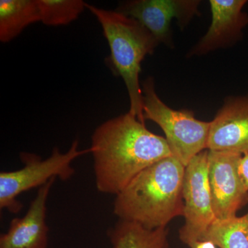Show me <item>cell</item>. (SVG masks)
Instances as JSON below:
<instances>
[{"instance_id": "6da1fadb", "label": "cell", "mask_w": 248, "mask_h": 248, "mask_svg": "<svg viewBox=\"0 0 248 248\" xmlns=\"http://www.w3.org/2000/svg\"><path fill=\"white\" fill-rule=\"evenodd\" d=\"M89 148L97 190L115 196L143 170L172 156L166 139L130 112L99 125Z\"/></svg>"}, {"instance_id": "7a4b0ae2", "label": "cell", "mask_w": 248, "mask_h": 248, "mask_svg": "<svg viewBox=\"0 0 248 248\" xmlns=\"http://www.w3.org/2000/svg\"><path fill=\"white\" fill-rule=\"evenodd\" d=\"M185 168L172 156L146 168L115 195L114 215L150 230L166 228L184 217Z\"/></svg>"}, {"instance_id": "3957f363", "label": "cell", "mask_w": 248, "mask_h": 248, "mask_svg": "<svg viewBox=\"0 0 248 248\" xmlns=\"http://www.w3.org/2000/svg\"><path fill=\"white\" fill-rule=\"evenodd\" d=\"M86 9L95 16L102 28L110 50L108 64L126 86L130 99L129 112L145 124L143 92L140 82L141 63L146 55L154 53L159 44L133 18L88 3Z\"/></svg>"}, {"instance_id": "277c9868", "label": "cell", "mask_w": 248, "mask_h": 248, "mask_svg": "<svg viewBox=\"0 0 248 248\" xmlns=\"http://www.w3.org/2000/svg\"><path fill=\"white\" fill-rule=\"evenodd\" d=\"M90 153V148L79 150L77 140L66 153H62L60 148L55 147L51 155L45 159L34 153L22 152L19 154L24 164L22 169L0 173V209L10 213H19L23 207L17 199L21 194L42 187L54 178L69 180L76 172L72 163Z\"/></svg>"}, {"instance_id": "5b68a950", "label": "cell", "mask_w": 248, "mask_h": 248, "mask_svg": "<svg viewBox=\"0 0 248 248\" xmlns=\"http://www.w3.org/2000/svg\"><path fill=\"white\" fill-rule=\"evenodd\" d=\"M143 117L162 129L172 156L184 166L207 150L210 122L197 120L190 110H173L161 100L149 77L142 84Z\"/></svg>"}, {"instance_id": "8992f818", "label": "cell", "mask_w": 248, "mask_h": 248, "mask_svg": "<svg viewBox=\"0 0 248 248\" xmlns=\"http://www.w3.org/2000/svg\"><path fill=\"white\" fill-rule=\"evenodd\" d=\"M208 150L196 155L186 166L183 183L184 224L179 239L189 248L203 241L209 227L216 220L212 205L208 176Z\"/></svg>"}, {"instance_id": "52a82bcc", "label": "cell", "mask_w": 248, "mask_h": 248, "mask_svg": "<svg viewBox=\"0 0 248 248\" xmlns=\"http://www.w3.org/2000/svg\"><path fill=\"white\" fill-rule=\"evenodd\" d=\"M199 0H131L119 4L115 11L138 21L159 44L173 48L171 22L176 19L182 30L200 16Z\"/></svg>"}, {"instance_id": "ba28073f", "label": "cell", "mask_w": 248, "mask_h": 248, "mask_svg": "<svg viewBox=\"0 0 248 248\" xmlns=\"http://www.w3.org/2000/svg\"><path fill=\"white\" fill-rule=\"evenodd\" d=\"M208 151V181L215 218H232L248 203V192L239 174V161L243 155Z\"/></svg>"}, {"instance_id": "9c48e42d", "label": "cell", "mask_w": 248, "mask_h": 248, "mask_svg": "<svg viewBox=\"0 0 248 248\" xmlns=\"http://www.w3.org/2000/svg\"><path fill=\"white\" fill-rule=\"evenodd\" d=\"M212 22L208 31L187 53L201 56L221 48L232 46L243 37L248 15L243 11L246 0H210Z\"/></svg>"}, {"instance_id": "30bf717a", "label": "cell", "mask_w": 248, "mask_h": 248, "mask_svg": "<svg viewBox=\"0 0 248 248\" xmlns=\"http://www.w3.org/2000/svg\"><path fill=\"white\" fill-rule=\"evenodd\" d=\"M207 150L248 153V94L226 98L210 122Z\"/></svg>"}, {"instance_id": "8fae6325", "label": "cell", "mask_w": 248, "mask_h": 248, "mask_svg": "<svg viewBox=\"0 0 248 248\" xmlns=\"http://www.w3.org/2000/svg\"><path fill=\"white\" fill-rule=\"evenodd\" d=\"M55 180L39 187L26 215L11 221L7 232L0 236V248H48L47 202Z\"/></svg>"}, {"instance_id": "7c38bea8", "label": "cell", "mask_w": 248, "mask_h": 248, "mask_svg": "<svg viewBox=\"0 0 248 248\" xmlns=\"http://www.w3.org/2000/svg\"><path fill=\"white\" fill-rule=\"evenodd\" d=\"M111 248H169V230L147 229L138 223L119 220L108 231Z\"/></svg>"}, {"instance_id": "4fadbf2b", "label": "cell", "mask_w": 248, "mask_h": 248, "mask_svg": "<svg viewBox=\"0 0 248 248\" xmlns=\"http://www.w3.org/2000/svg\"><path fill=\"white\" fill-rule=\"evenodd\" d=\"M40 22L37 0L0 1V41L11 42L33 23Z\"/></svg>"}, {"instance_id": "5bb4252c", "label": "cell", "mask_w": 248, "mask_h": 248, "mask_svg": "<svg viewBox=\"0 0 248 248\" xmlns=\"http://www.w3.org/2000/svg\"><path fill=\"white\" fill-rule=\"evenodd\" d=\"M203 241H210L218 248H248V213L243 217L215 220Z\"/></svg>"}, {"instance_id": "9a60e30c", "label": "cell", "mask_w": 248, "mask_h": 248, "mask_svg": "<svg viewBox=\"0 0 248 248\" xmlns=\"http://www.w3.org/2000/svg\"><path fill=\"white\" fill-rule=\"evenodd\" d=\"M40 22L49 27L69 24L86 9L82 0H37Z\"/></svg>"}, {"instance_id": "2e32d148", "label": "cell", "mask_w": 248, "mask_h": 248, "mask_svg": "<svg viewBox=\"0 0 248 248\" xmlns=\"http://www.w3.org/2000/svg\"><path fill=\"white\" fill-rule=\"evenodd\" d=\"M239 174L243 185L248 192V153L243 155L240 160Z\"/></svg>"}, {"instance_id": "e0dca14e", "label": "cell", "mask_w": 248, "mask_h": 248, "mask_svg": "<svg viewBox=\"0 0 248 248\" xmlns=\"http://www.w3.org/2000/svg\"><path fill=\"white\" fill-rule=\"evenodd\" d=\"M190 248H217L216 245L210 241H200L192 245Z\"/></svg>"}]
</instances>
